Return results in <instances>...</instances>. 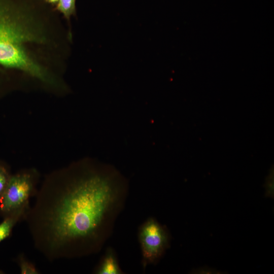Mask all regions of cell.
I'll use <instances>...</instances> for the list:
<instances>
[{"mask_svg": "<svg viewBox=\"0 0 274 274\" xmlns=\"http://www.w3.org/2000/svg\"><path fill=\"white\" fill-rule=\"evenodd\" d=\"M37 191L26 222L35 247L53 261L98 253L128 195L127 179L109 164L84 161Z\"/></svg>", "mask_w": 274, "mask_h": 274, "instance_id": "1", "label": "cell"}, {"mask_svg": "<svg viewBox=\"0 0 274 274\" xmlns=\"http://www.w3.org/2000/svg\"><path fill=\"white\" fill-rule=\"evenodd\" d=\"M37 174L33 170L22 171L11 176L0 199V213L4 217L15 216L23 220L30 208L29 200L36 195Z\"/></svg>", "mask_w": 274, "mask_h": 274, "instance_id": "2", "label": "cell"}, {"mask_svg": "<svg viewBox=\"0 0 274 274\" xmlns=\"http://www.w3.org/2000/svg\"><path fill=\"white\" fill-rule=\"evenodd\" d=\"M138 240L144 269L155 264L169 247V235L166 228L153 217L146 219L138 229Z\"/></svg>", "mask_w": 274, "mask_h": 274, "instance_id": "3", "label": "cell"}, {"mask_svg": "<svg viewBox=\"0 0 274 274\" xmlns=\"http://www.w3.org/2000/svg\"><path fill=\"white\" fill-rule=\"evenodd\" d=\"M96 274H122L114 249L108 247L93 271Z\"/></svg>", "mask_w": 274, "mask_h": 274, "instance_id": "4", "label": "cell"}, {"mask_svg": "<svg viewBox=\"0 0 274 274\" xmlns=\"http://www.w3.org/2000/svg\"><path fill=\"white\" fill-rule=\"evenodd\" d=\"M20 219L15 216H8L0 223V243L10 236L15 224Z\"/></svg>", "mask_w": 274, "mask_h": 274, "instance_id": "5", "label": "cell"}, {"mask_svg": "<svg viewBox=\"0 0 274 274\" xmlns=\"http://www.w3.org/2000/svg\"><path fill=\"white\" fill-rule=\"evenodd\" d=\"M76 0H59L56 9L68 20L71 16L76 14Z\"/></svg>", "mask_w": 274, "mask_h": 274, "instance_id": "6", "label": "cell"}, {"mask_svg": "<svg viewBox=\"0 0 274 274\" xmlns=\"http://www.w3.org/2000/svg\"><path fill=\"white\" fill-rule=\"evenodd\" d=\"M17 263L22 274H38L39 271L35 265L27 260L23 253L18 255Z\"/></svg>", "mask_w": 274, "mask_h": 274, "instance_id": "7", "label": "cell"}, {"mask_svg": "<svg viewBox=\"0 0 274 274\" xmlns=\"http://www.w3.org/2000/svg\"><path fill=\"white\" fill-rule=\"evenodd\" d=\"M10 177L7 169L0 165V199L7 187Z\"/></svg>", "mask_w": 274, "mask_h": 274, "instance_id": "8", "label": "cell"}, {"mask_svg": "<svg viewBox=\"0 0 274 274\" xmlns=\"http://www.w3.org/2000/svg\"><path fill=\"white\" fill-rule=\"evenodd\" d=\"M47 2L50 3V4H57V3L58 2L59 0H46Z\"/></svg>", "mask_w": 274, "mask_h": 274, "instance_id": "9", "label": "cell"}]
</instances>
